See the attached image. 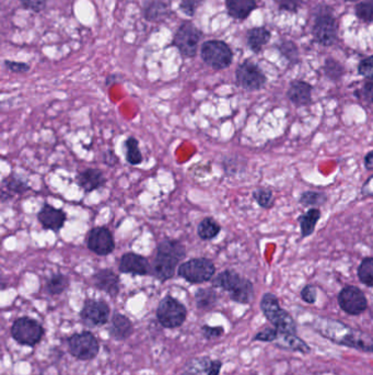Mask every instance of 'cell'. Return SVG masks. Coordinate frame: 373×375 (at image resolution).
Here are the masks:
<instances>
[{"mask_svg":"<svg viewBox=\"0 0 373 375\" xmlns=\"http://www.w3.org/2000/svg\"><path fill=\"white\" fill-rule=\"evenodd\" d=\"M216 267L207 258H194L180 265L177 275L192 284L208 282L215 275Z\"/></svg>","mask_w":373,"mask_h":375,"instance_id":"obj_5","label":"cell"},{"mask_svg":"<svg viewBox=\"0 0 373 375\" xmlns=\"http://www.w3.org/2000/svg\"><path fill=\"white\" fill-rule=\"evenodd\" d=\"M361 97L363 100L373 105V79L368 80L361 89Z\"/></svg>","mask_w":373,"mask_h":375,"instance_id":"obj_47","label":"cell"},{"mask_svg":"<svg viewBox=\"0 0 373 375\" xmlns=\"http://www.w3.org/2000/svg\"><path fill=\"white\" fill-rule=\"evenodd\" d=\"M20 1L26 8L33 11L43 10L47 3V0H20Z\"/></svg>","mask_w":373,"mask_h":375,"instance_id":"obj_46","label":"cell"},{"mask_svg":"<svg viewBox=\"0 0 373 375\" xmlns=\"http://www.w3.org/2000/svg\"><path fill=\"white\" fill-rule=\"evenodd\" d=\"M202 36V32L194 24L184 22L175 33L173 44L177 47L182 56L191 59L196 55Z\"/></svg>","mask_w":373,"mask_h":375,"instance_id":"obj_10","label":"cell"},{"mask_svg":"<svg viewBox=\"0 0 373 375\" xmlns=\"http://www.w3.org/2000/svg\"><path fill=\"white\" fill-rule=\"evenodd\" d=\"M221 367H223V363L219 360L212 361V367H210L209 372L207 373V375H219Z\"/></svg>","mask_w":373,"mask_h":375,"instance_id":"obj_50","label":"cell"},{"mask_svg":"<svg viewBox=\"0 0 373 375\" xmlns=\"http://www.w3.org/2000/svg\"><path fill=\"white\" fill-rule=\"evenodd\" d=\"M93 280L97 290L103 291L111 298H116L120 293V277L113 270H99L93 275Z\"/></svg>","mask_w":373,"mask_h":375,"instance_id":"obj_17","label":"cell"},{"mask_svg":"<svg viewBox=\"0 0 373 375\" xmlns=\"http://www.w3.org/2000/svg\"><path fill=\"white\" fill-rule=\"evenodd\" d=\"M109 332H110V336L112 337L113 339L122 342V340L129 338L133 334V323L123 314L116 313L113 315L112 321H111Z\"/></svg>","mask_w":373,"mask_h":375,"instance_id":"obj_21","label":"cell"},{"mask_svg":"<svg viewBox=\"0 0 373 375\" xmlns=\"http://www.w3.org/2000/svg\"><path fill=\"white\" fill-rule=\"evenodd\" d=\"M313 36L319 44L330 47L338 40V24L330 10L321 9L313 26Z\"/></svg>","mask_w":373,"mask_h":375,"instance_id":"obj_11","label":"cell"},{"mask_svg":"<svg viewBox=\"0 0 373 375\" xmlns=\"http://www.w3.org/2000/svg\"><path fill=\"white\" fill-rule=\"evenodd\" d=\"M363 194L373 196V176L369 178L368 181L363 185Z\"/></svg>","mask_w":373,"mask_h":375,"instance_id":"obj_49","label":"cell"},{"mask_svg":"<svg viewBox=\"0 0 373 375\" xmlns=\"http://www.w3.org/2000/svg\"><path fill=\"white\" fill-rule=\"evenodd\" d=\"M237 82L243 89L255 91L265 86L266 77L261 68L252 62H244L235 72Z\"/></svg>","mask_w":373,"mask_h":375,"instance_id":"obj_14","label":"cell"},{"mask_svg":"<svg viewBox=\"0 0 373 375\" xmlns=\"http://www.w3.org/2000/svg\"><path fill=\"white\" fill-rule=\"evenodd\" d=\"M200 55L203 61L214 70H225L232 63L233 54L230 47L225 42L217 40L205 42Z\"/></svg>","mask_w":373,"mask_h":375,"instance_id":"obj_7","label":"cell"},{"mask_svg":"<svg viewBox=\"0 0 373 375\" xmlns=\"http://www.w3.org/2000/svg\"><path fill=\"white\" fill-rule=\"evenodd\" d=\"M347 1H357V0H347Z\"/></svg>","mask_w":373,"mask_h":375,"instance_id":"obj_52","label":"cell"},{"mask_svg":"<svg viewBox=\"0 0 373 375\" xmlns=\"http://www.w3.org/2000/svg\"><path fill=\"white\" fill-rule=\"evenodd\" d=\"M261 309L266 319L277 329L279 336L296 335V325L288 312L281 309L278 298L271 293L264 294L261 301Z\"/></svg>","mask_w":373,"mask_h":375,"instance_id":"obj_4","label":"cell"},{"mask_svg":"<svg viewBox=\"0 0 373 375\" xmlns=\"http://www.w3.org/2000/svg\"><path fill=\"white\" fill-rule=\"evenodd\" d=\"M168 15V7L162 3H154L146 9V18L148 20L157 21L164 18Z\"/></svg>","mask_w":373,"mask_h":375,"instance_id":"obj_36","label":"cell"},{"mask_svg":"<svg viewBox=\"0 0 373 375\" xmlns=\"http://www.w3.org/2000/svg\"><path fill=\"white\" fill-rule=\"evenodd\" d=\"M276 1L281 9L290 13L298 10L302 3V0H276Z\"/></svg>","mask_w":373,"mask_h":375,"instance_id":"obj_44","label":"cell"},{"mask_svg":"<svg viewBox=\"0 0 373 375\" xmlns=\"http://www.w3.org/2000/svg\"><path fill=\"white\" fill-rule=\"evenodd\" d=\"M110 314V306L106 302L87 300L80 312V319L87 326L101 327L108 323Z\"/></svg>","mask_w":373,"mask_h":375,"instance_id":"obj_13","label":"cell"},{"mask_svg":"<svg viewBox=\"0 0 373 375\" xmlns=\"http://www.w3.org/2000/svg\"><path fill=\"white\" fill-rule=\"evenodd\" d=\"M13 339L24 346H35L44 336V328L39 321L30 317L16 319L11 327Z\"/></svg>","mask_w":373,"mask_h":375,"instance_id":"obj_8","label":"cell"},{"mask_svg":"<svg viewBox=\"0 0 373 375\" xmlns=\"http://www.w3.org/2000/svg\"><path fill=\"white\" fill-rule=\"evenodd\" d=\"M227 10L232 18H248L250 13L255 9V0H225Z\"/></svg>","mask_w":373,"mask_h":375,"instance_id":"obj_22","label":"cell"},{"mask_svg":"<svg viewBox=\"0 0 373 375\" xmlns=\"http://www.w3.org/2000/svg\"><path fill=\"white\" fill-rule=\"evenodd\" d=\"M359 280L367 286L373 288V258L368 257L361 261L358 267Z\"/></svg>","mask_w":373,"mask_h":375,"instance_id":"obj_32","label":"cell"},{"mask_svg":"<svg viewBox=\"0 0 373 375\" xmlns=\"http://www.w3.org/2000/svg\"><path fill=\"white\" fill-rule=\"evenodd\" d=\"M68 286H70V279L66 275L63 273H55L47 281V293L51 296H59L66 291Z\"/></svg>","mask_w":373,"mask_h":375,"instance_id":"obj_31","label":"cell"},{"mask_svg":"<svg viewBox=\"0 0 373 375\" xmlns=\"http://www.w3.org/2000/svg\"><path fill=\"white\" fill-rule=\"evenodd\" d=\"M287 95L296 107L309 106L312 102L311 85L302 80H294L290 84Z\"/></svg>","mask_w":373,"mask_h":375,"instance_id":"obj_20","label":"cell"},{"mask_svg":"<svg viewBox=\"0 0 373 375\" xmlns=\"http://www.w3.org/2000/svg\"><path fill=\"white\" fill-rule=\"evenodd\" d=\"M212 360L208 357L195 358L185 365L184 375H204L209 372Z\"/></svg>","mask_w":373,"mask_h":375,"instance_id":"obj_29","label":"cell"},{"mask_svg":"<svg viewBox=\"0 0 373 375\" xmlns=\"http://www.w3.org/2000/svg\"><path fill=\"white\" fill-rule=\"evenodd\" d=\"M118 158L112 151H106V152L103 153V162L108 164V166H114V164H118Z\"/></svg>","mask_w":373,"mask_h":375,"instance_id":"obj_48","label":"cell"},{"mask_svg":"<svg viewBox=\"0 0 373 375\" xmlns=\"http://www.w3.org/2000/svg\"><path fill=\"white\" fill-rule=\"evenodd\" d=\"M195 301H196L197 309L200 311H210L217 304L218 296L214 289H200L195 293Z\"/></svg>","mask_w":373,"mask_h":375,"instance_id":"obj_25","label":"cell"},{"mask_svg":"<svg viewBox=\"0 0 373 375\" xmlns=\"http://www.w3.org/2000/svg\"><path fill=\"white\" fill-rule=\"evenodd\" d=\"M203 3V0H181L180 3V8L187 16H194L196 13L197 8L200 7V3Z\"/></svg>","mask_w":373,"mask_h":375,"instance_id":"obj_41","label":"cell"},{"mask_svg":"<svg viewBox=\"0 0 373 375\" xmlns=\"http://www.w3.org/2000/svg\"><path fill=\"white\" fill-rule=\"evenodd\" d=\"M326 201V194L317 191H307L300 197V204L304 206H323Z\"/></svg>","mask_w":373,"mask_h":375,"instance_id":"obj_33","label":"cell"},{"mask_svg":"<svg viewBox=\"0 0 373 375\" xmlns=\"http://www.w3.org/2000/svg\"><path fill=\"white\" fill-rule=\"evenodd\" d=\"M28 190H30V187L26 181L15 176H10L3 179V185H1V197H3V201H5L6 198L24 194Z\"/></svg>","mask_w":373,"mask_h":375,"instance_id":"obj_23","label":"cell"},{"mask_svg":"<svg viewBox=\"0 0 373 375\" xmlns=\"http://www.w3.org/2000/svg\"><path fill=\"white\" fill-rule=\"evenodd\" d=\"M223 327H210L207 325H204L202 327L203 336L205 337V339L207 340H214L217 339L219 337L223 336Z\"/></svg>","mask_w":373,"mask_h":375,"instance_id":"obj_42","label":"cell"},{"mask_svg":"<svg viewBox=\"0 0 373 375\" xmlns=\"http://www.w3.org/2000/svg\"><path fill=\"white\" fill-rule=\"evenodd\" d=\"M76 179H77L78 185L86 192L97 190L106 183V178L103 175V172L95 168H88L79 172Z\"/></svg>","mask_w":373,"mask_h":375,"instance_id":"obj_19","label":"cell"},{"mask_svg":"<svg viewBox=\"0 0 373 375\" xmlns=\"http://www.w3.org/2000/svg\"><path fill=\"white\" fill-rule=\"evenodd\" d=\"M186 256V250L182 243L174 239H164L157 246L156 258L152 265V273L158 280H170L175 275V269Z\"/></svg>","mask_w":373,"mask_h":375,"instance_id":"obj_2","label":"cell"},{"mask_svg":"<svg viewBox=\"0 0 373 375\" xmlns=\"http://www.w3.org/2000/svg\"><path fill=\"white\" fill-rule=\"evenodd\" d=\"M253 198L257 202L258 206H262V208H269L273 206V192L269 189H267V188L256 189L253 192Z\"/></svg>","mask_w":373,"mask_h":375,"instance_id":"obj_34","label":"cell"},{"mask_svg":"<svg viewBox=\"0 0 373 375\" xmlns=\"http://www.w3.org/2000/svg\"><path fill=\"white\" fill-rule=\"evenodd\" d=\"M356 15L361 20L373 22V0H365L356 7Z\"/></svg>","mask_w":373,"mask_h":375,"instance_id":"obj_37","label":"cell"},{"mask_svg":"<svg viewBox=\"0 0 373 375\" xmlns=\"http://www.w3.org/2000/svg\"><path fill=\"white\" fill-rule=\"evenodd\" d=\"M86 244L97 256H108L116 250L112 231L104 227H93L86 237Z\"/></svg>","mask_w":373,"mask_h":375,"instance_id":"obj_12","label":"cell"},{"mask_svg":"<svg viewBox=\"0 0 373 375\" xmlns=\"http://www.w3.org/2000/svg\"><path fill=\"white\" fill-rule=\"evenodd\" d=\"M278 338V332L276 328H265L261 332H258L256 336L254 337V340L264 342H276Z\"/></svg>","mask_w":373,"mask_h":375,"instance_id":"obj_40","label":"cell"},{"mask_svg":"<svg viewBox=\"0 0 373 375\" xmlns=\"http://www.w3.org/2000/svg\"><path fill=\"white\" fill-rule=\"evenodd\" d=\"M186 317V307L171 296H164L157 307V319L164 328H177L184 324Z\"/></svg>","mask_w":373,"mask_h":375,"instance_id":"obj_6","label":"cell"},{"mask_svg":"<svg viewBox=\"0 0 373 375\" xmlns=\"http://www.w3.org/2000/svg\"><path fill=\"white\" fill-rule=\"evenodd\" d=\"M365 169L373 170V151L369 152L365 156Z\"/></svg>","mask_w":373,"mask_h":375,"instance_id":"obj_51","label":"cell"},{"mask_svg":"<svg viewBox=\"0 0 373 375\" xmlns=\"http://www.w3.org/2000/svg\"><path fill=\"white\" fill-rule=\"evenodd\" d=\"M271 33L265 28H254L248 32V44L252 51L258 53L269 43Z\"/></svg>","mask_w":373,"mask_h":375,"instance_id":"obj_26","label":"cell"},{"mask_svg":"<svg viewBox=\"0 0 373 375\" xmlns=\"http://www.w3.org/2000/svg\"><path fill=\"white\" fill-rule=\"evenodd\" d=\"M5 66L7 70L16 72V74H24V72H29V70H30V66L28 64L11 62V61H6Z\"/></svg>","mask_w":373,"mask_h":375,"instance_id":"obj_45","label":"cell"},{"mask_svg":"<svg viewBox=\"0 0 373 375\" xmlns=\"http://www.w3.org/2000/svg\"><path fill=\"white\" fill-rule=\"evenodd\" d=\"M312 326L315 327L319 334L335 344L373 353L372 337L342 324L340 321L330 319H317L313 321Z\"/></svg>","mask_w":373,"mask_h":375,"instance_id":"obj_1","label":"cell"},{"mask_svg":"<svg viewBox=\"0 0 373 375\" xmlns=\"http://www.w3.org/2000/svg\"><path fill=\"white\" fill-rule=\"evenodd\" d=\"M38 220L44 229L58 233L64 227L67 215L61 208H54L53 206H49V204H45L38 213Z\"/></svg>","mask_w":373,"mask_h":375,"instance_id":"obj_16","label":"cell"},{"mask_svg":"<svg viewBox=\"0 0 373 375\" xmlns=\"http://www.w3.org/2000/svg\"><path fill=\"white\" fill-rule=\"evenodd\" d=\"M324 72L327 77L332 80H338L344 75V67L333 59H326L324 65Z\"/></svg>","mask_w":373,"mask_h":375,"instance_id":"obj_35","label":"cell"},{"mask_svg":"<svg viewBox=\"0 0 373 375\" xmlns=\"http://www.w3.org/2000/svg\"><path fill=\"white\" fill-rule=\"evenodd\" d=\"M122 273L133 275H147L149 273V262L146 258L135 252H127L120 258L118 266Z\"/></svg>","mask_w":373,"mask_h":375,"instance_id":"obj_18","label":"cell"},{"mask_svg":"<svg viewBox=\"0 0 373 375\" xmlns=\"http://www.w3.org/2000/svg\"><path fill=\"white\" fill-rule=\"evenodd\" d=\"M124 148H125L126 160L128 164L133 166H138L143 162V154L139 149V141L135 137H128L124 143Z\"/></svg>","mask_w":373,"mask_h":375,"instance_id":"obj_30","label":"cell"},{"mask_svg":"<svg viewBox=\"0 0 373 375\" xmlns=\"http://www.w3.org/2000/svg\"><path fill=\"white\" fill-rule=\"evenodd\" d=\"M212 286L229 292L231 300L237 303L248 304L254 298L252 282L240 277V275L233 270H225L220 273L212 281Z\"/></svg>","mask_w":373,"mask_h":375,"instance_id":"obj_3","label":"cell"},{"mask_svg":"<svg viewBox=\"0 0 373 375\" xmlns=\"http://www.w3.org/2000/svg\"><path fill=\"white\" fill-rule=\"evenodd\" d=\"M321 217V211L319 208H312L305 214H302L299 216L300 231H301V236L308 237L313 234L317 222Z\"/></svg>","mask_w":373,"mask_h":375,"instance_id":"obj_24","label":"cell"},{"mask_svg":"<svg viewBox=\"0 0 373 375\" xmlns=\"http://www.w3.org/2000/svg\"><path fill=\"white\" fill-rule=\"evenodd\" d=\"M220 231H221V227L212 217H205L197 227V234L203 240H212L216 238L219 235Z\"/></svg>","mask_w":373,"mask_h":375,"instance_id":"obj_28","label":"cell"},{"mask_svg":"<svg viewBox=\"0 0 373 375\" xmlns=\"http://www.w3.org/2000/svg\"><path fill=\"white\" fill-rule=\"evenodd\" d=\"M70 355L81 361H88L97 357L100 344L93 332H82L68 338Z\"/></svg>","mask_w":373,"mask_h":375,"instance_id":"obj_9","label":"cell"},{"mask_svg":"<svg viewBox=\"0 0 373 375\" xmlns=\"http://www.w3.org/2000/svg\"><path fill=\"white\" fill-rule=\"evenodd\" d=\"M338 304L340 309L349 315H359L367 309L368 301L360 289L348 286L338 294Z\"/></svg>","mask_w":373,"mask_h":375,"instance_id":"obj_15","label":"cell"},{"mask_svg":"<svg viewBox=\"0 0 373 375\" xmlns=\"http://www.w3.org/2000/svg\"><path fill=\"white\" fill-rule=\"evenodd\" d=\"M301 298L307 303L315 304L317 301V289L313 286H304L301 291Z\"/></svg>","mask_w":373,"mask_h":375,"instance_id":"obj_43","label":"cell"},{"mask_svg":"<svg viewBox=\"0 0 373 375\" xmlns=\"http://www.w3.org/2000/svg\"><path fill=\"white\" fill-rule=\"evenodd\" d=\"M358 70H359V74L367 79H373V55L363 59L358 67Z\"/></svg>","mask_w":373,"mask_h":375,"instance_id":"obj_39","label":"cell"},{"mask_svg":"<svg viewBox=\"0 0 373 375\" xmlns=\"http://www.w3.org/2000/svg\"><path fill=\"white\" fill-rule=\"evenodd\" d=\"M279 49H280L283 55H285L290 62L296 63L298 59H299V52H298V49H296V44L294 42H283L280 47H279Z\"/></svg>","mask_w":373,"mask_h":375,"instance_id":"obj_38","label":"cell"},{"mask_svg":"<svg viewBox=\"0 0 373 375\" xmlns=\"http://www.w3.org/2000/svg\"><path fill=\"white\" fill-rule=\"evenodd\" d=\"M277 347L283 348L285 350H292V351L301 352V353H309V346L303 340L300 339L296 335L292 336H279L276 340Z\"/></svg>","mask_w":373,"mask_h":375,"instance_id":"obj_27","label":"cell"}]
</instances>
